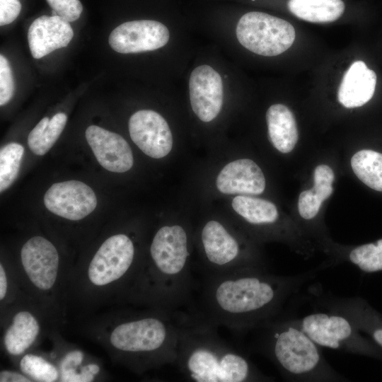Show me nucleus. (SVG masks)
<instances>
[{"mask_svg": "<svg viewBox=\"0 0 382 382\" xmlns=\"http://www.w3.org/2000/svg\"><path fill=\"white\" fill-rule=\"evenodd\" d=\"M291 13L306 21L317 23L337 20L345 11L342 0H289Z\"/></svg>", "mask_w": 382, "mask_h": 382, "instance_id": "nucleus-18", "label": "nucleus"}, {"mask_svg": "<svg viewBox=\"0 0 382 382\" xmlns=\"http://www.w3.org/2000/svg\"><path fill=\"white\" fill-rule=\"evenodd\" d=\"M351 166L362 183L373 190L382 192V154L361 150L352 157Z\"/></svg>", "mask_w": 382, "mask_h": 382, "instance_id": "nucleus-22", "label": "nucleus"}, {"mask_svg": "<svg viewBox=\"0 0 382 382\" xmlns=\"http://www.w3.org/2000/svg\"><path fill=\"white\" fill-rule=\"evenodd\" d=\"M20 368L24 374L37 381L53 382L58 378L57 370L52 364L34 354L25 355L20 361Z\"/></svg>", "mask_w": 382, "mask_h": 382, "instance_id": "nucleus-25", "label": "nucleus"}, {"mask_svg": "<svg viewBox=\"0 0 382 382\" xmlns=\"http://www.w3.org/2000/svg\"><path fill=\"white\" fill-rule=\"evenodd\" d=\"M347 260L364 272L382 271V238L354 248Z\"/></svg>", "mask_w": 382, "mask_h": 382, "instance_id": "nucleus-24", "label": "nucleus"}, {"mask_svg": "<svg viewBox=\"0 0 382 382\" xmlns=\"http://www.w3.org/2000/svg\"><path fill=\"white\" fill-rule=\"evenodd\" d=\"M216 324L195 309L180 311L177 365L194 382L270 381L241 350L221 338Z\"/></svg>", "mask_w": 382, "mask_h": 382, "instance_id": "nucleus-2", "label": "nucleus"}, {"mask_svg": "<svg viewBox=\"0 0 382 382\" xmlns=\"http://www.w3.org/2000/svg\"><path fill=\"white\" fill-rule=\"evenodd\" d=\"M376 74L363 61L352 64L345 74L337 93L338 101L345 108L364 105L374 96Z\"/></svg>", "mask_w": 382, "mask_h": 382, "instance_id": "nucleus-16", "label": "nucleus"}, {"mask_svg": "<svg viewBox=\"0 0 382 382\" xmlns=\"http://www.w3.org/2000/svg\"><path fill=\"white\" fill-rule=\"evenodd\" d=\"M238 42L255 54L272 57L287 50L295 40L293 25L285 20L262 12H249L238 22Z\"/></svg>", "mask_w": 382, "mask_h": 382, "instance_id": "nucleus-6", "label": "nucleus"}, {"mask_svg": "<svg viewBox=\"0 0 382 382\" xmlns=\"http://www.w3.org/2000/svg\"><path fill=\"white\" fill-rule=\"evenodd\" d=\"M255 329L261 334L257 349L289 379L344 381L325 361L318 345L294 320H279L277 316Z\"/></svg>", "mask_w": 382, "mask_h": 382, "instance_id": "nucleus-3", "label": "nucleus"}, {"mask_svg": "<svg viewBox=\"0 0 382 382\" xmlns=\"http://www.w3.org/2000/svg\"><path fill=\"white\" fill-rule=\"evenodd\" d=\"M21 11L19 0H0V25H5L14 21Z\"/></svg>", "mask_w": 382, "mask_h": 382, "instance_id": "nucleus-31", "label": "nucleus"}, {"mask_svg": "<svg viewBox=\"0 0 382 382\" xmlns=\"http://www.w3.org/2000/svg\"><path fill=\"white\" fill-rule=\"evenodd\" d=\"M334 179V173L330 166L322 164L315 168L313 173V187L312 189L323 202L328 199L332 193L333 188L332 184Z\"/></svg>", "mask_w": 382, "mask_h": 382, "instance_id": "nucleus-26", "label": "nucleus"}, {"mask_svg": "<svg viewBox=\"0 0 382 382\" xmlns=\"http://www.w3.org/2000/svg\"><path fill=\"white\" fill-rule=\"evenodd\" d=\"M322 202V199L313 189L303 191L298 202L299 215L306 220L313 219L317 215Z\"/></svg>", "mask_w": 382, "mask_h": 382, "instance_id": "nucleus-29", "label": "nucleus"}, {"mask_svg": "<svg viewBox=\"0 0 382 382\" xmlns=\"http://www.w3.org/2000/svg\"><path fill=\"white\" fill-rule=\"evenodd\" d=\"M1 382H30L25 376L11 371H3L0 373Z\"/></svg>", "mask_w": 382, "mask_h": 382, "instance_id": "nucleus-33", "label": "nucleus"}, {"mask_svg": "<svg viewBox=\"0 0 382 382\" xmlns=\"http://www.w3.org/2000/svg\"><path fill=\"white\" fill-rule=\"evenodd\" d=\"M129 132L133 142L147 156L161 158L172 149L173 136L166 120L158 112L141 110L129 120Z\"/></svg>", "mask_w": 382, "mask_h": 382, "instance_id": "nucleus-10", "label": "nucleus"}, {"mask_svg": "<svg viewBox=\"0 0 382 382\" xmlns=\"http://www.w3.org/2000/svg\"><path fill=\"white\" fill-rule=\"evenodd\" d=\"M7 291V279L3 265H0V299L2 300Z\"/></svg>", "mask_w": 382, "mask_h": 382, "instance_id": "nucleus-34", "label": "nucleus"}, {"mask_svg": "<svg viewBox=\"0 0 382 382\" xmlns=\"http://www.w3.org/2000/svg\"><path fill=\"white\" fill-rule=\"evenodd\" d=\"M40 330L35 317L28 311L15 315L4 336L7 352L12 355L23 353L35 341Z\"/></svg>", "mask_w": 382, "mask_h": 382, "instance_id": "nucleus-19", "label": "nucleus"}, {"mask_svg": "<svg viewBox=\"0 0 382 382\" xmlns=\"http://www.w3.org/2000/svg\"><path fill=\"white\" fill-rule=\"evenodd\" d=\"M199 238L203 261L199 272L202 277L262 267L244 250L242 242L216 220H209L203 226Z\"/></svg>", "mask_w": 382, "mask_h": 382, "instance_id": "nucleus-4", "label": "nucleus"}, {"mask_svg": "<svg viewBox=\"0 0 382 382\" xmlns=\"http://www.w3.org/2000/svg\"><path fill=\"white\" fill-rule=\"evenodd\" d=\"M43 200L50 212L73 221L83 219L97 206V198L91 187L75 180L54 183L45 192Z\"/></svg>", "mask_w": 382, "mask_h": 382, "instance_id": "nucleus-9", "label": "nucleus"}, {"mask_svg": "<svg viewBox=\"0 0 382 382\" xmlns=\"http://www.w3.org/2000/svg\"><path fill=\"white\" fill-rule=\"evenodd\" d=\"M294 320L318 346L354 354L377 353L354 323L338 312H316Z\"/></svg>", "mask_w": 382, "mask_h": 382, "instance_id": "nucleus-5", "label": "nucleus"}, {"mask_svg": "<svg viewBox=\"0 0 382 382\" xmlns=\"http://www.w3.org/2000/svg\"><path fill=\"white\" fill-rule=\"evenodd\" d=\"M266 121L269 139L273 146L283 154L291 151L299 139L292 112L284 105H272L266 112Z\"/></svg>", "mask_w": 382, "mask_h": 382, "instance_id": "nucleus-17", "label": "nucleus"}, {"mask_svg": "<svg viewBox=\"0 0 382 382\" xmlns=\"http://www.w3.org/2000/svg\"><path fill=\"white\" fill-rule=\"evenodd\" d=\"M100 371L98 365L91 364L82 367L81 373H77L75 369L62 371L61 381L65 382H91L94 376Z\"/></svg>", "mask_w": 382, "mask_h": 382, "instance_id": "nucleus-30", "label": "nucleus"}, {"mask_svg": "<svg viewBox=\"0 0 382 382\" xmlns=\"http://www.w3.org/2000/svg\"><path fill=\"white\" fill-rule=\"evenodd\" d=\"M169 37L168 29L163 23L140 20L120 24L111 32L108 40L112 50L128 54L159 49L167 44Z\"/></svg>", "mask_w": 382, "mask_h": 382, "instance_id": "nucleus-8", "label": "nucleus"}, {"mask_svg": "<svg viewBox=\"0 0 382 382\" xmlns=\"http://www.w3.org/2000/svg\"><path fill=\"white\" fill-rule=\"evenodd\" d=\"M23 154V146L16 142L9 143L1 149V192L9 187L18 177Z\"/></svg>", "mask_w": 382, "mask_h": 382, "instance_id": "nucleus-23", "label": "nucleus"}, {"mask_svg": "<svg viewBox=\"0 0 382 382\" xmlns=\"http://www.w3.org/2000/svg\"><path fill=\"white\" fill-rule=\"evenodd\" d=\"M86 138L98 162L105 169L125 173L132 168L134 163L132 149L120 134L91 125L86 130Z\"/></svg>", "mask_w": 382, "mask_h": 382, "instance_id": "nucleus-13", "label": "nucleus"}, {"mask_svg": "<svg viewBox=\"0 0 382 382\" xmlns=\"http://www.w3.org/2000/svg\"><path fill=\"white\" fill-rule=\"evenodd\" d=\"M191 107L200 120L208 122L220 112L224 91L221 76L209 65L196 67L189 80Z\"/></svg>", "mask_w": 382, "mask_h": 382, "instance_id": "nucleus-11", "label": "nucleus"}, {"mask_svg": "<svg viewBox=\"0 0 382 382\" xmlns=\"http://www.w3.org/2000/svg\"><path fill=\"white\" fill-rule=\"evenodd\" d=\"M252 1H255V0H252Z\"/></svg>", "mask_w": 382, "mask_h": 382, "instance_id": "nucleus-35", "label": "nucleus"}, {"mask_svg": "<svg viewBox=\"0 0 382 382\" xmlns=\"http://www.w3.org/2000/svg\"><path fill=\"white\" fill-rule=\"evenodd\" d=\"M299 280L262 267L203 276L199 306L193 308L217 326L238 332L254 330L278 316Z\"/></svg>", "mask_w": 382, "mask_h": 382, "instance_id": "nucleus-1", "label": "nucleus"}, {"mask_svg": "<svg viewBox=\"0 0 382 382\" xmlns=\"http://www.w3.org/2000/svg\"><path fill=\"white\" fill-rule=\"evenodd\" d=\"M231 205L238 214L252 225L273 224L279 218L276 206L266 199L238 195L233 198Z\"/></svg>", "mask_w": 382, "mask_h": 382, "instance_id": "nucleus-20", "label": "nucleus"}, {"mask_svg": "<svg viewBox=\"0 0 382 382\" xmlns=\"http://www.w3.org/2000/svg\"><path fill=\"white\" fill-rule=\"evenodd\" d=\"M74 36L67 21L59 16L42 15L30 25L28 41L31 54L40 59L52 51L66 47Z\"/></svg>", "mask_w": 382, "mask_h": 382, "instance_id": "nucleus-14", "label": "nucleus"}, {"mask_svg": "<svg viewBox=\"0 0 382 382\" xmlns=\"http://www.w3.org/2000/svg\"><path fill=\"white\" fill-rule=\"evenodd\" d=\"M134 254V245L129 236L122 233L110 236L100 245L89 265L90 281L103 286L118 280L130 270Z\"/></svg>", "mask_w": 382, "mask_h": 382, "instance_id": "nucleus-7", "label": "nucleus"}, {"mask_svg": "<svg viewBox=\"0 0 382 382\" xmlns=\"http://www.w3.org/2000/svg\"><path fill=\"white\" fill-rule=\"evenodd\" d=\"M47 2L57 16L69 23L78 20L83 11L79 0H47Z\"/></svg>", "mask_w": 382, "mask_h": 382, "instance_id": "nucleus-28", "label": "nucleus"}, {"mask_svg": "<svg viewBox=\"0 0 382 382\" xmlns=\"http://www.w3.org/2000/svg\"><path fill=\"white\" fill-rule=\"evenodd\" d=\"M67 116L63 112L55 114L50 120L45 117L31 130L28 144L37 156L45 155L52 147L64 130Z\"/></svg>", "mask_w": 382, "mask_h": 382, "instance_id": "nucleus-21", "label": "nucleus"}, {"mask_svg": "<svg viewBox=\"0 0 382 382\" xmlns=\"http://www.w3.org/2000/svg\"><path fill=\"white\" fill-rule=\"evenodd\" d=\"M24 270L32 283L47 290L54 284L59 267V255L54 245L42 236H34L21 251Z\"/></svg>", "mask_w": 382, "mask_h": 382, "instance_id": "nucleus-12", "label": "nucleus"}, {"mask_svg": "<svg viewBox=\"0 0 382 382\" xmlns=\"http://www.w3.org/2000/svg\"><path fill=\"white\" fill-rule=\"evenodd\" d=\"M216 187L224 194L257 195L265 190V178L252 160L242 158L226 165L216 178Z\"/></svg>", "mask_w": 382, "mask_h": 382, "instance_id": "nucleus-15", "label": "nucleus"}, {"mask_svg": "<svg viewBox=\"0 0 382 382\" xmlns=\"http://www.w3.org/2000/svg\"><path fill=\"white\" fill-rule=\"evenodd\" d=\"M15 90L12 71L8 59L0 55V105L10 101Z\"/></svg>", "mask_w": 382, "mask_h": 382, "instance_id": "nucleus-27", "label": "nucleus"}, {"mask_svg": "<svg viewBox=\"0 0 382 382\" xmlns=\"http://www.w3.org/2000/svg\"><path fill=\"white\" fill-rule=\"evenodd\" d=\"M83 354L79 350L69 352L61 363V371H65L79 366L83 361Z\"/></svg>", "mask_w": 382, "mask_h": 382, "instance_id": "nucleus-32", "label": "nucleus"}]
</instances>
